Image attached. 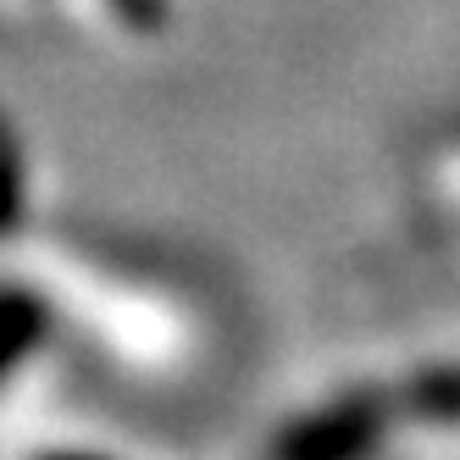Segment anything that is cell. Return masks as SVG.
<instances>
[{"mask_svg": "<svg viewBox=\"0 0 460 460\" xmlns=\"http://www.w3.org/2000/svg\"><path fill=\"white\" fill-rule=\"evenodd\" d=\"M416 405L421 411H433V421H460V377H427L416 388Z\"/></svg>", "mask_w": 460, "mask_h": 460, "instance_id": "7a4b0ae2", "label": "cell"}, {"mask_svg": "<svg viewBox=\"0 0 460 460\" xmlns=\"http://www.w3.org/2000/svg\"><path fill=\"white\" fill-rule=\"evenodd\" d=\"M383 421H388L383 405L367 400V394H355V400H339V405H327L305 421H294L278 438V449H288V455H355V449L377 444Z\"/></svg>", "mask_w": 460, "mask_h": 460, "instance_id": "6da1fadb", "label": "cell"}]
</instances>
